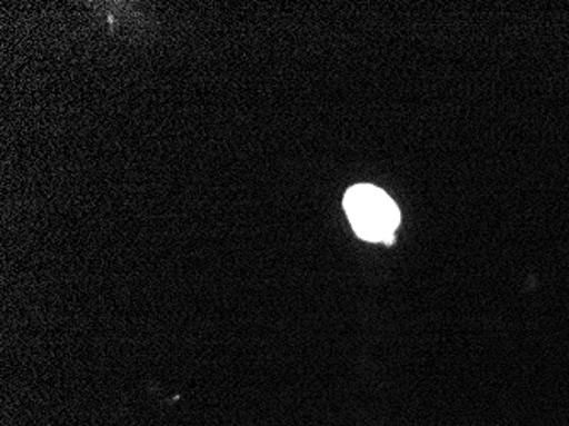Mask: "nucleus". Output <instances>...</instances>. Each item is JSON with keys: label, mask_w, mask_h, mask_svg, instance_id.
<instances>
[{"label": "nucleus", "mask_w": 569, "mask_h": 426, "mask_svg": "<svg viewBox=\"0 0 569 426\" xmlns=\"http://www.w3.org/2000/svg\"><path fill=\"white\" fill-rule=\"evenodd\" d=\"M345 210L355 232L367 241L395 242L399 210L395 201L376 186L358 185L348 190Z\"/></svg>", "instance_id": "f257e3e1"}]
</instances>
